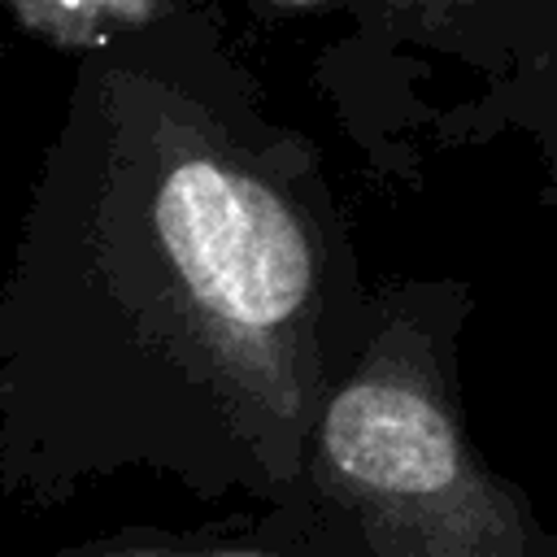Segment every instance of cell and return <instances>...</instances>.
<instances>
[{"mask_svg": "<svg viewBox=\"0 0 557 557\" xmlns=\"http://www.w3.org/2000/svg\"><path fill=\"white\" fill-rule=\"evenodd\" d=\"M322 457L383 553H557L522 496L474 457L440 379L413 357H379L331 400Z\"/></svg>", "mask_w": 557, "mask_h": 557, "instance_id": "6da1fadb", "label": "cell"}, {"mask_svg": "<svg viewBox=\"0 0 557 557\" xmlns=\"http://www.w3.org/2000/svg\"><path fill=\"white\" fill-rule=\"evenodd\" d=\"M157 231L191 296L235 326H278L309 296V239L248 174L218 161L174 165L157 191Z\"/></svg>", "mask_w": 557, "mask_h": 557, "instance_id": "7a4b0ae2", "label": "cell"}, {"mask_svg": "<svg viewBox=\"0 0 557 557\" xmlns=\"http://www.w3.org/2000/svg\"><path fill=\"white\" fill-rule=\"evenodd\" d=\"M52 4H61V9H70V4H96V0H52ZM109 4V0H104Z\"/></svg>", "mask_w": 557, "mask_h": 557, "instance_id": "3957f363", "label": "cell"}]
</instances>
